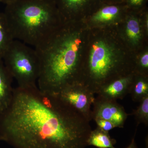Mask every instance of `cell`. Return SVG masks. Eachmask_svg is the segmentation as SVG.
Returning <instances> with one entry per match:
<instances>
[{"mask_svg":"<svg viewBox=\"0 0 148 148\" xmlns=\"http://www.w3.org/2000/svg\"><path fill=\"white\" fill-rule=\"evenodd\" d=\"M89 122L56 94L17 86L0 119V139L14 148H85Z\"/></svg>","mask_w":148,"mask_h":148,"instance_id":"cell-1","label":"cell"},{"mask_svg":"<svg viewBox=\"0 0 148 148\" xmlns=\"http://www.w3.org/2000/svg\"><path fill=\"white\" fill-rule=\"evenodd\" d=\"M73 29H59L44 44L35 48L40 67L38 87L43 92L57 94L67 86L80 83L82 40Z\"/></svg>","mask_w":148,"mask_h":148,"instance_id":"cell-2","label":"cell"},{"mask_svg":"<svg viewBox=\"0 0 148 148\" xmlns=\"http://www.w3.org/2000/svg\"><path fill=\"white\" fill-rule=\"evenodd\" d=\"M14 40L39 47L59 30L61 16L54 0H16L4 12Z\"/></svg>","mask_w":148,"mask_h":148,"instance_id":"cell-3","label":"cell"},{"mask_svg":"<svg viewBox=\"0 0 148 148\" xmlns=\"http://www.w3.org/2000/svg\"><path fill=\"white\" fill-rule=\"evenodd\" d=\"M3 61L18 86L28 87L36 86L39 77V58L35 48L14 40L3 56Z\"/></svg>","mask_w":148,"mask_h":148,"instance_id":"cell-4","label":"cell"},{"mask_svg":"<svg viewBox=\"0 0 148 148\" xmlns=\"http://www.w3.org/2000/svg\"><path fill=\"white\" fill-rule=\"evenodd\" d=\"M117 61L106 43L99 41L91 47L88 65L87 80L84 84L94 94L113 81L112 77L118 72Z\"/></svg>","mask_w":148,"mask_h":148,"instance_id":"cell-5","label":"cell"},{"mask_svg":"<svg viewBox=\"0 0 148 148\" xmlns=\"http://www.w3.org/2000/svg\"><path fill=\"white\" fill-rule=\"evenodd\" d=\"M56 95L79 112L88 121L92 120L91 108L95 94L82 83H76L69 86Z\"/></svg>","mask_w":148,"mask_h":148,"instance_id":"cell-6","label":"cell"},{"mask_svg":"<svg viewBox=\"0 0 148 148\" xmlns=\"http://www.w3.org/2000/svg\"><path fill=\"white\" fill-rule=\"evenodd\" d=\"M92 106V119H101L111 122L116 127H123L128 114L116 101L97 95Z\"/></svg>","mask_w":148,"mask_h":148,"instance_id":"cell-7","label":"cell"},{"mask_svg":"<svg viewBox=\"0 0 148 148\" xmlns=\"http://www.w3.org/2000/svg\"><path fill=\"white\" fill-rule=\"evenodd\" d=\"M132 79L131 75L117 79L101 88L96 94L103 98L115 101L122 99L129 94Z\"/></svg>","mask_w":148,"mask_h":148,"instance_id":"cell-8","label":"cell"},{"mask_svg":"<svg viewBox=\"0 0 148 148\" xmlns=\"http://www.w3.org/2000/svg\"><path fill=\"white\" fill-rule=\"evenodd\" d=\"M13 79L3 59L0 58V109L3 112L8 107L12 98Z\"/></svg>","mask_w":148,"mask_h":148,"instance_id":"cell-9","label":"cell"},{"mask_svg":"<svg viewBox=\"0 0 148 148\" xmlns=\"http://www.w3.org/2000/svg\"><path fill=\"white\" fill-rule=\"evenodd\" d=\"M62 17L71 18L83 11L92 3L101 0H54Z\"/></svg>","mask_w":148,"mask_h":148,"instance_id":"cell-10","label":"cell"},{"mask_svg":"<svg viewBox=\"0 0 148 148\" xmlns=\"http://www.w3.org/2000/svg\"><path fill=\"white\" fill-rule=\"evenodd\" d=\"M122 8L117 4L107 3L100 7L93 13L92 21L107 22L115 19L121 13Z\"/></svg>","mask_w":148,"mask_h":148,"instance_id":"cell-11","label":"cell"},{"mask_svg":"<svg viewBox=\"0 0 148 148\" xmlns=\"http://www.w3.org/2000/svg\"><path fill=\"white\" fill-rule=\"evenodd\" d=\"M116 143V140L111 138L108 132L97 127L90 132L88 140V146L98 148H116L114 146Z\"/></svg>","mask_w":148,"mask_h":148,"instance_id":"cell-12","label":"cell"},{"mask_svg":"<svg viewBox=\"0 0 148 148\" xmlns=\"http://www.w3.org/2000/svg\"><path fill=\"white\" fill-rule=\"evenodd\" d=\"M14 40L5 14L4 12H0V58L2 59L6 51Z\"/></svg>","mask_w":148,"mask_h":148,"instance_id":"cell-13","label":"cell"},{"mask_svg":"<svg viewBox=\"0 0 148 148\" xmlns=\"http://www.w3.org/2000/svg\"><path fill=\"white\" fill-rule=\"evenodd\" d=\"M129 94L133 101L140 102L143 98L148 95V83L144 78H139L132 83L130 88Z\"/></svg>","mask_w":148,"mask_h":148,"instance_id":"cell-14","label":"cell"},{"mask_svg":"<svg viewBox=\"0 0 148 148\" xmlns=\"http://www.w3.org/2000/svg\"><path fill=\"white\" fill-rule=\"evenodd\" d=\"M136 110H133L132 114L135 117L137 125L144 124L148 125V95L143 98Z\"/></svg>","mask_w":148,"mask_h":148,"instance_id":"cell-15","label":"cell"},{"mask_svg":"<svg viewBox=\"0 0 148 148\" xmlns=\"http://www.w3.org/2000/svg\"><path fill=\"white\" fill-rule=\"evenodd\" d=\"M126 32L127 36L132 41H138L140 38V30L138 20L134 18H130L128 20Z\"/></svg>","mask_w":148,"mask_h":148,"instance_id":"cell-16","label":"cell"},{"mask_svg":"<svg viewBox=\"0 0 148 148\" xmlns=\"http://www.w3.org/2000/svg\"><path fill=\"white\" fill-rule=\"evenodd\" d=\"M94 120L98 125V127L106 132H108L110 130L116 127L112 123L106 120L95 119Z\"/></svg>","mask_w":148,"mask_h":148,"instance_id":"cell-17","label":"cell"},{"mask_svg":"<svg viewBox=\"0 0 148 148\" xmlns=\"http://www.w3.org/2000/svg\"><path fill=\"white\" fill-rule=\"evenodd\" d=\"M129 6L135 8L141 7L146 0H126Z\"/></svg>","mask_w":148,"mask_h":148,"instance_id":"cell-18","label":"cell"},{"mask_svg":"<svg viewBox=\"0 0 148 148\" xmlns=\"http://www.w3.org/2000/svg\"><path fill=\"white\" fill-rule=\"evenodd\" d=\"M140 66L143 69H147L148 67V54L146 53L141 57L140 61Z\"/></svg>","mask_w":148,"mask_h":148,"instance_id":"cell-19","label":"cell"},{"mask_svg":"<svg viewBox=\"0 0 148 148\" xmlns=\"http://www.w3.org/2000/svg\"><path fill=\"white\" fill-rule=\"evenodd\" d=\"M136 132H135V134H134V136L132 138V140H131V143L130 144L127 146V147L125 148H138L137 147V145H136V143L135 142V134H136Z\"/></svg>","mask_w":148,"mask_h":148,"instance_id":"cell-20","label":"cell"},{"mask_svg":"<svg viewBox=\"0 0 148 148\" xmlns=\"http://www.w3.org/2000/svg\"><path fill=\"white\" fill-rule=\"evenodd\" d=\"M16 0H0V3H3L5 4V5L8 4L13 2L14 1Z\"/></svg>","mask_w":148,"mask_h":148,"instance_id":"cell-21","label":"cell"},{"mask_svg":"<svg viewBox=\"0 0 148 148\" xmlns=\"http://www.w3.org/2000/svg\"><path fill=\"white\" fill-rule=\"evenodd\" d=\"M145 148H148V136L146 137L145 139Z\"/></svg>","mask_w":148,"mask_h":148,"instance_id":"cell-22","label":"cell"},{"mask_svg":"<svg viewBox=\"0 0 148 148\" xmlns=\"http://www.w3.org/2000/svg\"><path fill=\"white\" fill-rule=\"evenodd\" d=\"M3 111L0 109V119H1V116L2 114Z\"/></svg>","mask_w":148,"mask_h":148,"instance_id":"cell-23","label":"cell"},{"mask_svg":"<svg viewBox=\"0 0 148 148\" xmlns=\"http://www.w3.org/2000/svg\"><path fill=\"white\" fill-rule=\"evenodd\" d=\"M103 1H117V0H103Z\"/></svg>","mask_w":148,"mask_h":148,"instance_id":"cell-24","label":"cell"},{"mask_svg":"<svg viewBox=\"0 0 148 148\" xmlns=\"http://www.w3.org/2000/svg\"><path fill=\"white\" fill-rule=\"evenodd\" d=\"M0 141H1V139H0Z\"/></svg>","mask_w":148,"mask_h":148,"instance_id":"cell-25","label":"cell"}]
</instances>
